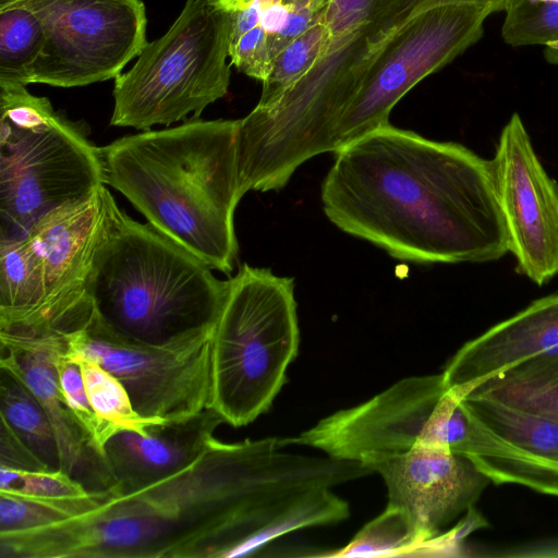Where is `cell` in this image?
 I'll use <instances>...</instances> for the list:
<instances>
[{"label":"cell","instance_id":"obj_1","mask_svg":"<svg viewBox=\"0 0 558 558\" xmlns=\"http://www.w3.org/2000/svg\"><path fill=\"white\" fill-rule=\"evenodd\" d=\"M288 438L215 437L181 471L81 515L0 533V558H233L350 515L333 487L351 462L284 450Z\"/></svg>","mask_w":558,"mask_h":558},{"label":"cell","instance_id":"obj_19","mask_svg":"<svg viewBox=\"0 0 558 558\" xmlns=\"http://www.w3.org/2000/svg\"><path fill=\"white\" fill-rule=\"evenodd\" d=\"M463 398H482L558 423V350L537 355L493 376Z\"/></svg>","mask_w":558,"mask_h":558},{"label":"cell","instance_id":"obj_27","mask_svg":"<svg viewBox=\"0 0 558 558\" xmlns=\"http://www.w3.org/2000/svg\"><path fill=\"white\" fill-rule=\"evenodd\" d=\"M505 11V41L512 46L545 45V59L558 64V1L512 0Z\"/></svg>","mask_w":558,"mask_h":558},{"label":"cell","instance_id":"obj_9","mask_svg":"<svg viewBox=\"0 0 558 558\" xmlns=\"http://www.w3.org/2000/svg\"><path fill=\"white\" fill-rule=\"evenodd\" d=\"M290 444L360 462L416 446L448 449L481 463L494 437L445 384L442 373L403 378L356 407L320 420Z\"/></svg>","mask_w":558,"mask_h":558},{"label":"cell","instance_id":"obj_25","mask_svg":"<svg viewBox=\"0 0 558 558\" xmlns=\"http://www.w3.org/2000/svg\"><path fill=\"white\" fill-rule=\"evenodd\" d=\"M113 496L111 489L66 500H37L0 493V533L46 526L88 512Z\"/></svg>","mask_w":558,"mask_h":558},{"label":"cell","instance_id":"obj_22","mask_svg":"<svg viewBox=\"0 0 558 558\" xmlns=\"http://www.w3.org/2000/svg\"><path fill=\"white\" fill-rule=\"evenodd\" d=\"M0 417L46 471L61 470L58 440L46 411L23 383L2 368Z\"/></svg>","mask_w":558,"mask_h":558},{"label":"cell","instance_id":"obj_15","mask_svg":"<svg viewBox=\"0 0 558 558\" xmlns=\"http://www.w3.org/2000/svg\"><path fill=\"white\" fill-rule=\"evenodd\" d=\"M65 351L63 333L0 331V368L23 383L43 405L56 433L61 470L88 490L109 489L114 480L106 459L90 447L60 388L57 364Z\"/></svg>","mask_w":558,"mask_h":558},{"label":"cell","instance_id":"obj_21","mask_svg":"<svg viewBox=\"0 0 558 558\" xmlns=\"http://www.w3.org/2000/svg\"><path fill=\"white\" fill-rule=\"evenodd\" d=\"M44 299L40 262L27 240H0V329L28 320Z\"/></svg>","mask_w":558,"mask_h":558},{"label":"cell","instance_id":"obj_20","mask_svg":"<svg viewBox=\"0 0 558 558\" xmlns=\"http://www.w3.org/2000/svg\"><path fill=\"white\" fill-rule=\"evenodd\" d=\"M462 401L487 429L518 448L544 474L558 497V423L482 398Z\"/></svg>","mask_w":558,"mask_h":558},{"label":"cell","instance_id":"obj_14","mask_svg":"<svg viewBox=\"0 0 558 558\" xmlns=\"http://www.w3.org/2000/svg\"><path fill=\"white\" fill-rule=\"evenodd\" d=\"M101 187L52 209L29 228L24 238L40 262L45 299L28 320L0 330L68 333L88 322L85 281L102 217Z\"/></svg>","mask_w":558,"mask_h":558},{"label":"cell","instance_id":"obj_29","mask_svg":"<svg viewBox=\"0 0 558 558\" xmlns=\"http://www.w3.org/2000/svg\"><path fill=\"white\" fill-rule=\"evenodd\" d=\"M58 377L63 398L75 421L87 437L93 450L105 458L107 438L88 400L80 364L65 357L59 359Z\"/></svg>","mask_w":558,"mask_h":558},{"label":"cell","instance_id":"obj_23","mask_svg":"<svg viewBox=\"0 0 558 558\" xmlns=\"http://www.w3.org/2000/svg\"><path fill=\"white\" fill-rule=\"evenodd\" d=\"M45 35L24 0H0V84H31Z\"/></svg>","mask_w":558,"mask_h":558},{"label":"cell","instance_id":"obj_3","mask_svg":"<svg viewBox=\"0 0 558 558\" xmlns=\"http://www.w3.org/2000/svg\"><path fill=\"white\" fill-rule=\"evenodd\" d=\"M512 0H325L320 58L272 105L308 134L362 136L389 123L399 100L483 34Z\"/></svg>","mask_w":558,"mask_h":558},{"label":"cell","instance_id":"obj_28","mask_svg":"<svg viewBox=\"0 0 558 558\" xmlns=\"http://www.w3.org/2000/svg\"><path fill=\"white\" fill-rule=\"evenodd\" d=\"M88 490L62 470L28 471L0 465V493L37 500H66Z\"/></svg>","mask_w":558,"mask_h":558},{"label":"cell","instance_id":"obj_11","mask_svg":"<svg viewBox=\"0 0 558 558\" xmlns=\"http://www.w3.org/2000/svg\"><path fill=\"white\" fill-rule=\"evenodd\" d=\"M44 28L31 83L76 87L116 78L146 41L142 0H24Z\"/></svg>","mask_w":558,"mask_h":558},{"label":"cell","instance_id":"obj_8","mask_svg":"<svg viewBox=\"0 0 558 558\" xmlns=\"http://www.w3.org/2000/svg\"><path fill=\"white\" fill-rule=\"evenodd\" d=\"M230 17L219 0H186L160 38L114 78L110 124L170 125L222 98L230 84Z\"/></svg>","mask_w":558,"mask_h":558},{"label":"cell","instance_id":"obj_6","mask_svg":"<svg viewBox=\"0 0 558 558\" xmlns=\"http://www.w3.org/2000/svg\"><path fill=\"white\" fill-rule=\"evenodd\" d=\"M299 343L293 279L243 264L211 339L209 408L234 427L268 411Z\"/></svg>","mask_w":558,"mask_h":558},{"label":"cell","instance_id":"obj_7","mask_svg":"<svg viewBox=\"0 0 558 558\" xmlns=\"http://www.w3.org/2000/svg\"><path fill=\"white\" fill-rule=\"evenodd\" d=\"M0 240L104 185L99 147L24 85L0 84Z\"/></svg>","mask_w":558,"mask_h":558},{"label":"cell","instance_id":"obj_2","mask_svg":"<svg viewBox=\"0 0 558 558\" xmlns=\"http://www.w3.org/2000/svg\"><path fill=\"white\" fill-rule=\"evenodd\" d=\"M322 184L337 228L412 263H485L509 252L490 160L387 123L339 149Z\"/></svg>","mask_w":558,"mask_h":558},{"label":"cell","instance_id":"obj_18","mask_svg":"<svg viewBox=\"0 0 558 558\" xmlns=\"http://www.w3.org/2000/svg\"><path fill=\"white\" fill-rule=\"evenodd\" d=\"M230 17L229 58L240 72L264 82L276 57L304 33L325 0H219Z\"/></svg>","mask_w":558,"mask_h":558},{"label":"cell","instance_id":"obj_12","mask_svg":"<svg viewBox=\"0 0 558 558\" xmlns=\"http://www.w3.org/2000/svg\"><path fill=\"white\" fill-rule=\"evenodd\" d=\"M490 167L517 271L543 286L558 275V184L517 112L500 133Z\"/></svg>","mask_w":558,"mask_h":558},{"label":"cell","instance_id":"obj_16","mask_svg":"<svg viewBox=\"0 0 558 558\" xmlns=\"http://www.w3.org/2000/svg\"><path fill=\"white\" fill-rule=\"evenodd\" d=\"M226 423L211 408L182 421L163 422L142 435L122 430L105 447V459L114 480L110 489L120 496L170 476L195 461Z\"/></svg>","mask_w":558,"mask_h":558},{"label":"cell","instance_id":"obj_26","mask_svg":"<svg viewBox=\"0 0 558 558\" xmlns=\"http://www.w3.org/2000/svg\"><path fill=\"white\" fill-rule=\"evenodd\" d=\"M327 39V29L318 13L311 26L284 47L274 60L271 72L263 82L256 107H271L320 58Z\"/></svg>","mask_w":558,"mask_h":558},{"label":"cell","instance_id":"obj_30","mask_svg":"<svg viewBox=\"0 0 558 558\" xmlns=\"http://www.w3.org/2000/svg\"><path fill=\"white\" fill-rule=\"evenodd\" d=\"M0 465L28 471H46L36 457L2 421L0 426Z\"/></svg>","mask_w":558,"mask_h":558},{"label":"cell","instance_id":"obj_31","mask_svg":"<svg viewBox=\"0 0 558 558\" xmlns=\"http://www.w3.org/2000/svg\"><path fill=\"white\" fill-rule=\"evenodd\" d=\"M538 1H542V2H556L558 0H538Z\"/></svg>","mask_w":558,"mask_h":558},{"label":"cell","instance_id":"obj_4","mask_svg":"<svg viewBox=\"0 0 558 558\" xmlns=\"http://www.w3.org/2000/svg\"><path fill=\"white\" fill-rule=\"evenodd\" d=\"M239 124L193 119L99 147L104 183L124 195L159 232L226 275L238 259L234 211L244 196Z\"/></svg>","mask_w":558,"mask_h":558},{"label":"cell","instance_id":"obj_17","mask_svg":"<svg viewBox=\"0 0 558 558\" xmlns=\"http://www.w3.org/2000/svg\"><path fill=\"white\" fill-rule=\"evenodd\" d=\"M558 350V293L531 303L463 344L442 372L462 398L477 384L526 360Z\"/></svg>","mask_w":558,"mask_h":558},{"label":"cell","instance_id":"obj_10","mask_svg":"<svg viewBox=\"0 0 558 558\" xmlns=\"http://www.w3.org/2000/svg\"><path fill=\"white\" fill-rule=\"evenodd\" d=\"M63 335L65 357L92 361L110 372L144 417L182 421L209 408L214 332L149 344L119 337L90 316L86 325Z\"/></svg>","mask_w":558,"mask_h":558},{"label":"cell","instance_id":"obj_13","mask_svg":"<svg viewBox=\"0 0 558 558\" xmlns=\"http://www.w3.org/2000/svg\"><path fill=\"white\" fill-rule=\"evenodd\" d=\"M360 462L383 477L388 492L386 508L405 521L411 550L425 547L473 507L490 483L470 459L440 447L416 446Z\"/></svg>","mask_w":558,"mask_h":558},{"label":"cell","instance_id":"obj_5","mask_svg":"<svg viewBox=\"0 0 558 558\" xmlns=\"http://www.w3.org/2000/svg\"><path fill=\"white\" fill-rule=\"evenodd\" d=\"M85 290L93 318L119 337L166 344L213 333L229 279L121 209L106 184Z\"/></svg>","mask_w":558,"mask_h":558},{"label":"cell","instance_id":"obj_24","mask_svg":"<svg viewBox=\"0 0 558 558\" xmlns=\"http://www.w3.org/2000/svg\"><path fill=\"white\" fill-rule=\"evenodd\" d=\"M88 400L102 426L107 440L122 430L145 435L149 426L163 423L147 418L133 407L121 381L110 372L92 361H77Z\"/></svg>","mask_w":558,"mask_h":558}]
</instances>
